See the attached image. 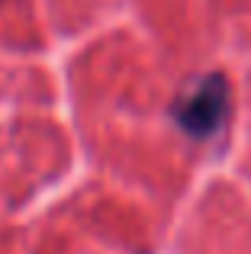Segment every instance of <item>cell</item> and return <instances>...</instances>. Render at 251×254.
I'll list each match as a JSON object with an SVG mask.
<instances>
[{
  "label": "cell",
  "instance_id": "1",
  "mask_svg": "<svg viewBox=\"0 0 251 254\" xmlns=\"http://www.w3.org/2000/svg\"><path fill=\"white\" fill-rule=\"evenodd\" d=\"M229 113V90L222 77H203L177 100L174 106V123L187 135L206 138L222 129Z\"/></svg>",
  "mask_w": 251,
  "mask_h": 254
}]
</instances>
